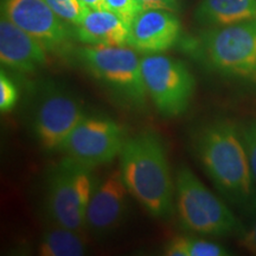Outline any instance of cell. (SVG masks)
Listing matches in <instances>:
<instances>
[{"mask_svg":"<svg viewBox=\"0 0 256 256\" xmlns=\"http://www.w3.org/2000/svg\"><path fill=\"white\" fill-rule=\"evenodd\" d=\"M198 159L211 180L236 204H256L250 164L238 127L229 120H216L196 136Z\"/></svg>","mask_w":256,"mask_h":256,"instance_id":"cell-1","label":"cell"},{"mask_svg":"<svg viewBox=\"0 0 256 256\" xmlns=\"http://www.w3.org/2000/svg\"><path fill=\"white\" fill-rule=\"evenodd\" d=\"M120 170L130 196L152 217L168 218L174 211L176 188L160 138L144 132L127 139Z\"/></svg>","mask_w":256,"mask_h":256,"instance_id":"cell-2","label":"cell"},{"mask_svg":"<svg viewBox=\"0 0 256 256\" xmlns=\"http://www.w3.org/2000/svg\"><path fill=\"white\" fill-rule=\"evenodd\" d=\"M197 51L220 75L256 84V19L211 28L198 40Z\"/></svg>","mask_w":256,"mask_h":256,"instance_id":"cell-3","label":"cell"},{"mask_svg":"<svg viewBox=\"0 0 256 256\" xmlns=\"http://www.w3.org/2000/svg\"><path fill=\"white\" fill-rule=\"evenodd\" d=\"M98 179L92 168L66 156L49 176L46 209L54 223L84 232L87 210Z\"/></svg>","mask_w":256,"mask_h":256,"instance_id":"cell-4","label":"cell"},{"mask_svg":"<svg viewBox=\"0 0 256 256\" xmlns=\"http://www.w3.org/2000/svg\"><path fill=\"white\" fill-rule=\"evenodd\" d=\"M176 204L182 226L200 235L224 236L240 232L238 220L186 166L176 178Z\"/></svg>","mask_w":256,"mask_h":256,"instance_id":"cell-5","label":"cell"},{"mask_svg":"<svg viewBox=\"0 0 256 256\" xmlns=\"http://www.w3.org/2000/svg\"><path fill=\"white\" fill-rule=\"evenodd\" d=\"M78 58L92 78L133 107L146 104L147 89L142 58L133 48L87 46L78 50Z\"/></svg>","mask_w":256,"mask_h":256,"instance_id":"cell-6","label":"cell"},{"mask_svg":"<svg viewBox=\"0 0 256 256\" xmlns=\"http://www.w3.org/2000/svg\"><path fill=\"white\" fill-rule=\"evenodd\" d=\"M142 72L148 96L160 114L176 118L186 112L196 81L182 60L148 54L142 57Z\"/></svg>","mask_w":256,"mask_h":256,"instance_id":"cell-7","label":"cell"},{"mask_svg":"<svg viewBox=\"0 0 256 256\" xmlns=\"http://www.w3.org/2000/svg\"><path fill=\"white\" fill-rule=\"evenodd\" d=\"M126 142L124 127L114 120L86 116L68 136L60 151L94 168L119 156Z\"/></svg>","mask_w":256,"mask_h":256,"instance_id":"cell-8","label":"cell"},{"mask_svg":"<svg viewBox=\"0 0 256 256\" xmlns=\"http://www.w3.org/2000/svg\"><path fill=\"white\" fill-rule=\"evenodd\" d=\"M87 113L68 92H48L38 101L34 113V133L42 148L60 151L68 136Z\"/></svg>","mask_w":256,"mask_h":256,"instance_id":"cell-9","label":"cell"},{"mask_svg":"<svg viewBox=\"0 0 256 256\" xmlns=\"http://www.w3.org/2000/svg\"><path fill=\"white\" fill-rule=\"evenodd\" d=\"M2 16L36 38L46 50H55L68 40L66 23L46 0H2Z\"/></svg>","mask_w":256,"mask_h":256,"instance_id":"cell-10","label":"cell"},{"mask_svg":"<svg viewBox=\"0 0 256 256\" xmlns=\"http://www.w3.org/2000/svg\"><path fill=\"white\" fill-rule=\"evenodd\" d=\"M130 194L120 168L96 182L87 210V230L101 238L119 228L127 214Z\"/></svg>","mask_w":256,"mask_h":256,"instance_id":"cell-11","label":"cell"},{"mask_svg":"<svg viewBox=\"0 0 256 256\" xmlns=\"http://www.w3.org/2000/svg\"><path fill=\"white\" fill-rule=\"evenodd\" d=\"M182 25L174 12L142 10L130 25L127 46L138 52L160 54L177 43Z\"/></svg>","mask_w":256,"mask_h":256,"instance_id":"cell-12","label":"cell"},{"mask_svg":"<svg viewBox=\"0 0 256 256\" xmlns=\"http://www.w3.org/2000/svg\"><path fill=\"white\" fill-rule=\"evenodd\" d=\"M0 62L16 72L34 74L46 64V49L36 38L2 16Z\"/></svg>","mask_w":256,"mask_h":256,"instance_id":"cell-13","label":"cell"},{"mask_svg":"<svg viewBox=\"0 0 256 256\" xmlns=\"http://www.w3.org/2000/svg\"><path fill=\"white\" fill-rule=\"evenodd\" d=\"M130 26L107 8H89L82 24L76 26V37L86 46H127Z\"/></svg>","mask_w":256,"mask_h":256,"instance_id":"cell-14","label":"cell"},{"mask_svg":"<svg viewBox=\"0 0 256 256\" xmlns=\"http://www.w3.org/2000/svg\"><path fill=\"white\" fill-rule=\"evenodd\" d=\"M194 18L200 24L209 28L256 19V0H200Z\"/></svg>","mask_w":256,"mask_h":256,"instance_id":"cell-15","label":"cell"},{"mask_svg":"<svg viewBox=\"0 0 256 256\" xmlns=\"http://www.w3.org/2000/svg\"><path fill=\"white\" fill-rule=\"evenodd\" d=\"M83 234L52 223L42 235L38 254L43 256H81L86 254Z\"/></svg>","mask_w":256,"mask_h":256,"instance_id":"cell-16","label":"cell"},{"mask_svg":"<svg viewBox=\"0 0 256 256\" xmlns=\"http://www.w3.org/2000/svg\"><path fill=\"white\" fill-rule=\"evenodd\" d=\"M164 252L168 256H226L230 254L217 243L188 236H176L168 242Z\"/></svg>","mask_w":256,"mask_h":256,"instance_id":"cell-17","label":"cell"},{"mask_svg":"<svg viewBox=\"0 0 256 256\" xmlns=\"http://www.w3.org/2000/svg\"><path fill=\"white\" fill-rule=\"evenodd\" d=\"M46 2L63 22L74 26L82 24L89 10L81 0H46Z\"/></svg>","mask_w":256,"mask_h":256,"instance_id":"cell-18","label":"cell"},{"mask_svg":"<svg viewBox=\"0 0 256 256\" xmlns=\"http://www.w3.org/2000/svg\"><path fill=\"white\" fill-rule=\"evenodd\" d=\"M238 130L247 151L254 183L256 184V119L246 121L238 127Z\"/></svg>","mask_w":256,"mask_h":256,"instance_id":"cell-19","label":"cell"},{"mask_svg":"<svg viewBox=\"0 0 256 256\" xmlns=\"http://www.w3.org/2000/svg\"><path fill=\"white\" fill-rule=\"evenodd\" d=\"M106 8L118 14L128 26L142 11L138 0H104Z\"/></svg>","mask_w":256,"mask_h":256,"instance_id":"cell-20","label":"cell"},{"mask_svg":"<svg viewBox=\"0 0 256 256\" xmlns=\"http://www.w3.org/2000/svg\"><path fill=\"white\" fill-rule=\"evenodd\" d=\"M19 92L17 86L2 70L0 72V110L2 113H8L17 104Z\"/></svg>","mask_w":256,"mask_h":256,"instance_id":"cell-21","label":"cell"},{"mask_svg":"<svg viewBox=\"0 0 256 256\" xmlns=\"http://www.w3.org/2000/svg\"><path fill=\"white\" fill-rule=\"evenodd\" d=\"M142 10H165L177 12L179 10L178 0H138Z\"/></svg>","mask_w":256,"mask_h":256,"instance_id":"cell-22","label":"cell"},{"mask_svg":"<svg viewBox=\"0 0 256 256\" xmlns=\"http://www.w3.org/2000/svg\"><path fill=\"white\" fill-rule=\"evenodd\" d=\"M240 244L246 250H248L252 254L256 255V222L252 226L250 230L243 234Z\"/></svg>","mask_w":256,"mask_h":256,"instance_id":"cell-23","label":"cell"},{"mask_svg":"<svg viewBox=\"0 0 256 256\" xmlns=\"http://www.w3.org/2000/svg\"><path fill=\"white\" fill-rule=\"evenodd\" d=\"M81 2L89 8H92V10L106 8L104 0H81Z\"/></svg>","mask_w":256,"mask_h":256,"instance_id":"cell-24","label":"cell"}]
</instances>
